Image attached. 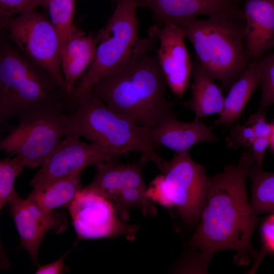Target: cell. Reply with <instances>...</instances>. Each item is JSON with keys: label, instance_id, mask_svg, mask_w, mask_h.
Returning <instances> with one entry per match:
<instances>
[{"label": "cell", "instance_id": "cell-1", "mask_svg": "<svg viewBox=\"0 0 274 274\" xmlns=\"http://www.w3.org/2000/svg\"><path fill=\"white\" fill-rule=\"evenodd\" d=\"M254 162L250 151H245L236 165L208 179L204 206L189 251L177 271L206 273L210 260L217 252L235 251L234 262L239 266L257 261L259 252L251 244V236L259 221L252 212L246 189V178Z\"/></svg>", "mask_w": 274, "mask_h": 274}, {"label": "cell", "instance_id": "cell-2", "mask_svg": "<svg viewBox=\"0 0 274 274\" xmlns=\"http://www.w3.org/2000/svg\"><path fill=\"white\" fill-rule=\"evenodd\" d=\"M156 39L150 33L149 38L140 39L129 56L90 91L111 109L147 129L174 114L165 98L164 75L156 55L151 53Z\"/></svg>", "mask_w": 274, "mask_h": 274}, {"label": "cell", "instance_id": "cell-3", "mask_svg": "<svg viewBox=\"0 0 274 274\" xmlns=\"http://www.w3.org/2000/svg\"><path fill=\"white\" fill-rule=\"evenodd\" d=\"M74 108L67 91L44 67L2 38L0 43V120Z\"/></svg>", "mask_w": 274, "mask_h": 274}, {"label": "cell", "instance_id": "cell-4", "mask_svg": "<svg viewBox=\"0 0 274 274\" xmlns=\"http://www.w3.org/2000/svg\"><path fill=\"white\" fill-rule=\"evenodd\" d=\"M65 122L67 134L82 136L124 155L138 151L148 161H153L161 172L166 165V161L156 151L149 129L111 109L91 91L76 100Z\"/></svg>", "mask_w": 274, "mask_h": 274}, {"label": "cell", "instance_id": "cell-5", "mask_svg": "<svg viewBox=\"0 0 274 274\" xmlns=\"http://www.w3.org/2000/svg\"><path fill=\"white\" fill-rule=\"evenodd\" d=\"M191 42L198 62L214 80L230 88L247 67L244 18L231 16L197 17L174 22Z\"/></svg>", "mask_w": 274, "mask_h": 274}, {"label": "cell", "instance_id": "cell-6", "mask_svg": "<svg viewBox=\"0 0 274 274\" xmlns=\"http://www.w3.org/2000/svg\"><path fill=\"white\" fill-rule=\"evenodd\" d=\"M138 7L139 0L117 1L107 24L96 35L98 42L94 59L72 92L75 104L130 55L140 40Z\"/></svg>", "mask_w": 274, "mask_h": 274}, {"label": "cell", "instance_id": "cell-7", "mask_svg": "<svg viewBox=\"0 0 274 274\" xmlns=\"http://www.w3.org/2000/svg\"><path fill=\"white\" fill-rule=\"evenodd\" d=\"M148 188L149 196L176 209L186 223L196 224L204 206L208 179L203 166L189 151L176 152Z\"/></svg>", "mask_w": 274, "mask_h": 274}, {"label": "cell", "instance_id": "cell-8", "mask_svg": "<svg viewBox=\"0 0 274 274\" xmlns=\"http://www.w3.org/2000/svg\"><path fill=\"white\" fill-rule=\"evenodd\" d=\"M67 114L62 109H53L20 117L16 125L7 124L1 150L20 157L26 167L41 166L67 134Z\"/></svg>", "mask_w": 274, "mask_h": 274}, {"label": "cell", "instance_id": "cell-9", "mask_svg": "<svg viewBox=\"0 0 274 274\" xmlns=\"http://www.w3.org/2000/svg\"><path fill=\"white\" fill-rule=\"evenodd\" d=\"M1 27L18 50L46 69L66 89L59 37L48 19L34 9L13 17Z\"/></svg>", "mask_w": 274, "mask_h": 274}, {"label": "cell", "instance_id": "cell-10", "mask_svg": "<svg viewBox=\"0 0 274 274\" xmlns=\"http://www.w3.org/2000/svg\"><path fill=\"white\" fill-rule=\"evenodd\" d=\"M66 207L78 240L123 236L132 241L136 236L137 225L124 223L104 196L82 188Z\"/></svg>", "mask_w": 274, "mask_h": 274}, {"label": "cell", "instance_id": "cell-11", "mask_svg": "<svg viewBox=\"0 0 274 274\" xmlns=\"http://www.w3.org/2000/svg\"><path fill=\"white\" fill-rule=\"evenodd\" d=\"M124 154L97 143L79 140L75 134H68L62 140L30 181L33 188L82 172L87 166L112 160Z\"/></svg>", "mask_w": 274, "mask_h": 274}, {"label": "cell", "instance_id": "cell-12", "mask_svg": "<svg viewBox=\"0 0 274 274\" xmlns=\"http://www.w3.org/2000/svg\"><path fill=\"white\" fill-rule=\"evenodd\" d=\"M149 32L159 41L156 56L167 84L174 94L181 97L188 88L192 75V63L185 44V32L173 22L156 25Z\"/></svg>", "mask_w": 274, "mask_h": 274}, {"label": "cell", "instance_id": "cell-13", "mask_svg": "<svg viewBox=\"0 0 274 274\" xmlns=\"http://www.w3.org/2000/svg\"><path fill=\"white\" fill-rule=\"evenodd\" d=\"M8 203L19 235L21 246L37 266L40 245L44 236L51 229L57 233L63 232L67 227L66 216L62 212H45L29 198H21L17 193Z\"/></svg>", "mask_w": 274, "mask_h": 274}, {"label": "cell", "instance_id": "cell-14", "mask_svg": "<svg viewBox=\"0 0 274 274\" xmlns=\"http://www.w3.org/2000/svg\"><path fill=\"white\" fill-rule=\"evenodd\" d=\"M238 0H139V7L152 12L156 25L206 15L244 18Z\"/></svg>", "mask_w": 274, "mask_h": 274}, {"label": "cell", "instance_id": "cell-15", "mask_svg": "<svg viewBox=\"0 0 274 274\" xmlns=\"http://www.w3.org/2000/svg\"><path fill=\"white\" fill-rule=\"evenodd\" d=\"M243 13L245 50L251 61L274 48V0H247Z\"/></svg>", "mask_w": 274, "mask_h": 274}, {"label": "cell", "instance_id": "cell-16", "mask_svg": "<svg viewBox=\"0 0 274 274\" xmlns=\"http://www.w3.org/2000/svg\"><path fill=\"white\" fill-rule=\"evenodd\" d=\"M149 132L156 147L162 146L176 152L189 151L200 142L218 140L211 127L197 119L191 122L178 120L174 114L163 118L155 127L149 129Z\"/></svg>", "mask_w": 274, "mask_h": 274}, {"label": "cell", "instance_id": "cell-17", "mask_svg": "<svg viewBox=\"0 0 274 274\" xmlns=\"http://www.w3.org/2000/svg\"><path fill=\"white\" fill-rule=\"evenodd\" d=\"M148 161L141 157L139 162L117 163L112 160L96 164L92 181L83 189L111 200L120 191L130 187L148 189L142 175V168Z\"/></svg>", "mask_w": 274, "mask_h": 274}, {"label": "cell", "instance_id": "cell-18", "mask_svg": "<svg viewBox=\"0 0 274 274\" xmlns=\"http://www.w3.org/2000/svg\"><path fill=\"white\" fill-rule=\"evenodd\" d=\"M97 35H86L74 28L61 53V65L65 88L72 92L78 80L81 78L93 61L98 44Z\"/></svg>", "mask_w": 274, "mask_h": 274}, {"label": "cell", "instance_id": "cell-19", "mask_svg": "<svg viewBox=\"0 0 274 274\" xmlns=\"http://www.w3.org/2000/svg\"><path fill=\"white\" fill-rule=\"evenodd\" d=\"M257 60L249 61L247 67L230 87L224 97L223 110L214 126L230 124L239 118L249 99L259 85Z\"/></svg>", "mask_w": 274, "mask_h": 274}, {"label": "cell", "instance_id": "cell-20", "mask_svg": "<svg viewBox=\"0 0 274 274\" xmlns=\"http://www.w3.org/2000/svg\"><path fill=\"white\" fill-rule=\"evenodd\" d=\"M192 95L186 106L194 113L195 119L199 120L210 114H220L224 101L220 88L198 61L192 62Z\"/></svg>", "mask_w": 274, "mask_h": 274}, {"label": "cell", "instance_id": "cell-21", "mask_svg": "<svg viewBox=\"0 0 274 274\" xmlns=\"http://www.w3.org/2000/svg\"><path fill=\"white\" fill-rule=\"evenodd\" d=\"M81 173L34 188L27 197L47 212L57 208L66 207L83 188L81 182Z\"/></svg>", "mask_w": 274, "mask_h": 274}, {"label": "cell", "instance_id": "cell-22", "mask_svg": "<svg viewBox=\"0 0 274 274\" xmlns=\"http://www.w3.org/2000/svg\"><path fill=\"white\" fill-rule=\"evenodd\" d=\"M248 176L252 183L250 204L253 213L256 216L274 213V173L263 170L253 162Z\"/></svg>", "mask_w": 274, "mask_h": 274}, {"label": "cell", "instance_id": "cell-23", "mask_svg": "<svg viewBox=\"0 0 274 274\" xmlns=\"http://www.w3.org/2000/svg\"><path fill=\"white\" fill-rule=\"evenodd\" d=\"M118 216L123 221L129 218V210L140 208L144 214L154 215L156 209L153 200L149 196L148 189L130 187L116 194L111 200Z\"/></svg>", "mask_w": 274, "mask_h": 274}, {"label": "cell", "instance_id": "cell-24", "mask_svg": "<svg viewBox=\"0 0 274 274\" xmlns=\"http://www.w3.org/2000/svg\"><path fill=\"white\" fill-rule=\"evenodd\" d=\"M75 3L76 0H49L46 6L50 21L59 37L60 55L67 40L76 27L73 24Z\"/></svg>", "mask_w": 274, "mask_h": 274}, {"label": "cell", "instance_id": "cell-25", "mask_svg": "<svg viewBox=\"0 0 274 274\" xmlns=\"http://www.w3.org/2000/svg\"><path fill=\"white\" fill-rule=\"evenodd\" d=\"M26 167L22 159L11 155L0 161V209L17 193L14 188L15 181Z\"/></svg>", "mask_w": 274, "mask_h": 274}, {"label": "cell", "instance_id": "cell-26", "mask_svg": "<svg viewBox=\"0 0 274 274\" xmlns=\"http://www.w3.org/2000/svg\"><path fill=\"white\" fill-rule=\"evenodd\" d=\"M261 97L257 113L265 115L274 104V51L257 60Z\"/></svg>", "mask_w": 274, "mask_h": 274}, {"label": "cell", "instance_id": "cell-27", "mask_svg": "<svg viewBox=\"0 0 274 274\" xmlns=\"http://www.w3.org/2000/svg\"><path fill=\"white\" fill-rule=\"evenodd\" d=\"M40 5L45 6L43 0H0L1 26L13 17Z\"/></svg>", "mask_w": 274, "mask_h": 274}, {"label": "cell", "instance_id": "cell-28", "mask_svg": "<svg viewBox=\"0 0 274 274\" xmlns=\"http://www.w3.org/2000/svg\"><path fill=\"white\" fill-rule=\"evenodd\" d=\"M261 234L262 247L250 273L256 271L259 264L267 253L274 254V213H271L263 222L261 228Z\"/></svg>", "mask_w": 274, "mask_h": 274}, {"label": "cell", "instance_id": "cell-29", "mask_svg": "<svg viewBox=\"0 0 274 274\" xmlns=\"http://www.w3.org/2000/svg\"><path fill=\"white\" fill-rule=\"evenodd\" d=\"M256 136L252 128L246 123L237 124L232 129L227 141L228 146L237 148L242 146L249 147Z\"/></svg>", "mask_w": 274, "mask_h": 274}, {"label": "cell", "instance_id": "cell-30", "mask_svg": "<svg viewBox=\"0 0 274 274\" xmlns=\"http://www.w3.org/2000/svg\"><path fill=\"white\" fill-rule=\"evenodd\" d=\"M265 115L257 112L251 116L246 123L252 128L256 137L269 138L271 134L272 125L267 122Z\"/></svg>", "mask_w": 274, "mask_h": 274}, {"label": "cell", "instance_id": "cell-31", "mask_svg": "<svg viewBox=\"0 0 274 274\" xmlns=\"http://www.w3.org/2000/svg\"><path fill=\"white\" fill-rule=\"evenodd\" d=\"M268 145L269 138L256 137L249 147L254 162L260 167H261L265 152Z\"/></svg>", "mask_w": 274, "mask_h": 274}, {"label": "cell", "instance_id": "cell-32", "mask_svg": "<svg viewBox=\"0 0 274 274\" xmlns=\"http://www.w3.org/2000/svg\"><path fill=\"white\" fill-rule=\"evenodd\" d=\"M68 251L64 253L60 258L44 265L39 266L36 274H60L66 269L64 267V260L67 256Z\"/></svg>", "mask_w": 274, "mask_h": 274}, {"label": "cell", "instance_id": "cell-33", "mask_svg": "<svg viewBox=\"0 0 274 274\" xmlns=\"http://www.w3.org/2000/svg\"><path fill=\"white\" fill-rule=\"evenodd\" d=\"M272 125V129L271 134L269 138V145L274 151V123Z\"/></svg>", "mask_w": 274, "mask_h": 274}, {"label": "cell", "instance_id": "cell-34", "mask_svg": "<svg viewBox=\"0 0 274 274\" xmlns=\"http://www.w3.org/2000/svg\"><path fill=\"white\" fill-rule=\"evenodd\" d=\"M117 1V0H111L112 5H113V6H114V5L116 4V3Z\"/></svg>", "mask_w": 274, "mask_h": 274}, {"label": "cell", "instance_id": "cell-35", "mask_svg": "<svg viewBox=\"0 0 274 274\" xmlns=\"http://www.w3.org/2000/svg\"><path fill=\"white\" fill-rule=\"evenodd\" d=\"M43 1H44V2L45 3V6H46L47 5V4H48V2L49 1V0H43Z\"/></svg>", "mask_w": 274, "mask_h": 274}]
</instances>
